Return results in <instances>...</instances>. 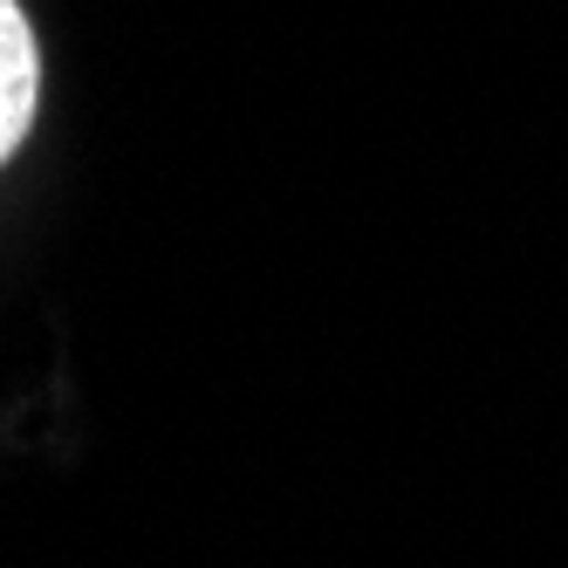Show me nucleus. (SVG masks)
Masks as SVG:
<instances>
[{"mask_svg": "<svg viewBox=\"0 0 568 568\" xmlns=\"http://www.w3.org/2000/svg\"><path fill=\"white\" fill-rule=\"evenodd\" d=\"M34 83H42V62H34V28L14 0H0V165L14 158V144L34 124Z\"/></svg>", "mask_w": 568, "mask_h": 568, "instance_id": "obj_1", "label": "nucleus"}]
</instances>
